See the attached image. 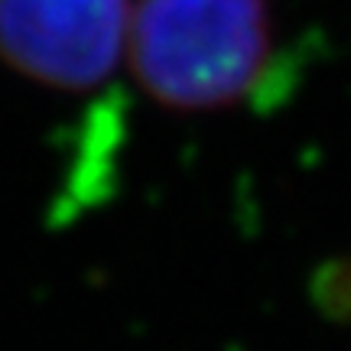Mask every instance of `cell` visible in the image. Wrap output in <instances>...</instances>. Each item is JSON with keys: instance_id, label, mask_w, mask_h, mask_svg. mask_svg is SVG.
<instances>
[{"instance_id": "cell-1", "label": "cell", "mask_w": 351, "mask_h": 351, "mask_svg": "<svg viewBox=\"0 0 351 351\" xmlns=\"http://www.w3.org/2000/svg\"><path fill=\"white\" fill-rule=\"evenodd\" d=\"M267 0H134L127 69L166 111L238 108L274 78Z\"/></svg>"}, {"instance_id": "cell-2", "label": "cell", "mask_w": 351, "mask_h": 351, "mask_svg": "<svg viewBox=\"0 0 351 351\" xmlns=\"http://www.w3.org/2000/svg\"><path fill=\"white\" fill-rule=\"evenodd\" d=\"M134 0H0V62L49 91H91L127 62Z\"/></svg>"}]
</instances>
